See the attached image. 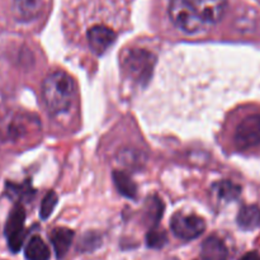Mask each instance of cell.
Wrapping results in <instances>:
<instances>
[{"label": "cell", "instance_id": "8fae6325", "mask_svg": "<svg viewBox=\"0 0 260 260\" xmlns=\"http://www.w3.org/2000/svg\"><path fill=\"white\" fill-rule=\"evenodd\" d=\"M51 243H52L53 249H55L56 256L58 259H62L63 256L68 254L69 249H70L71 243H73L74 239V233L69 229L60 228L55 229V230L51 233Z\"/></svg>", "mask_w": 260, "mask_h": 260}, {"label": "cell", "instance_id": "4fadbf2b", "mask_svg": "<svg viewBox=\"0 0 260 260\" xmlns=\"http://www.w3.org/2000/svg\"><path fill=\"white\" fill-rule=\"evenodd\" d=\"M238 223L246 231L260 228V208L256 206H245L241 208L238 215Z\"/></svg>", "mask_w": 260, "mask_h": 260}, {"label": "cell", "instance_id": "6da1fadb", "mask_svg": "<svg viewBox=\"0 0 260 260\" xmlns=\"http://www.w3.org/2000/svg\"><path fill=\"white\" fill-rule=\"evenodd\" d=\"M75 81L65 71H55L43 81L42 94L48 111L61 114L69 111L75 96Z\"/></svg>", "mask_w": 260, "mask_h": 260}, {"label": "cell", "instance_id": "8992f818", "mask_svg": "<svg viewBox=\"0 0 260 260\" xmlns=\"http://www.w3.org/2000/svg\"><path fill=\"white\" fill-rule=\"evenodd\" d=\"M170 228L177 238L182 240H194L205 233L206 222L203 218L196 215L178 212L173 216Z\"/></svg>", "mask_w": 260, "mask_h": 260}, {"label": "cell", "instance_id": "7c38bea8", "mask_svg": "<svg viewBox=\"0 0 260 260\" xmlns=\"http://www.w3.org/2000/svg\"><path fill=\"white\" fill-rule=\"evenodd\" d=\"M24 256L27 260H50L51 253L40 236H33L25 245Z\"/></svg>", "mask_w": 260, "mask_h": 260}, {"label": "cell", "instance_id": "2e32d148", "mask_svg": "<svg viewBox=\"0 0 260 260\" xmlns=\"http://www.w3.org/2000/svg\"><path fill=\"white\" fill-rule=\"evenodd\" d=\"M25 122L24 119L20 118H13L8 122L7 131L5 135L10 139H18V137L23 136L25 134Z\"/></svg>", "mask_w": 260, "mask_h": 260}, {"label": "cell", "instance_id": "7a4b0ae2", "mask_svg": "<svg viewBox=\"0 0 260 260\" xmlns=\"http://www.w3.org/2000/svg\"><path fill=\"white\" fill-rule=\"evenodd\" d=\"M169 15L175 27L189 35L200 32L206 24L188 0H169Z\"/></svg>", "mask_w": 260, "mask_h": 260}, {"label": "cell", "instance_id": "3957f363", "mask_svg": "<svg viewBox=\"0 0 260 260\" xmlns=\"http://www.w3.org/2000/svg\"><path fill=\"white\" fill-rule=\"evenodd\" d=\"M155 65V56L150 51L135 48L123 58V68L137 83H147L151 78Z\"/></svg>", "mask_w": 260, "mask_h": 260}, {"label": "cell", "instance_id": "5b68a950", "mask_svg": "<svg viewBox=\"0 0 260 260\" xmlns=\"http://www.w3.org/2000/svg\"><path fill=\"white\" fill-rule=\"evenodd\" d=\"M24 222L25 211L24 208H23V206L18 203V205H15L14 207H13V210L10 211L7 225H5L4 229L8 246H9L12 253H18V251L22 249L25 238Z\"/></svg>", "mask_w": 260, "mask_h": 260}, {"label": "cell", "instance_id": "5bb4252c", "mask_svg": "<svg viewBox=\"0 0 260 260\" xmlns=\"http://www.w3.org/2000/svg\"><path fill=\"white\" fill-rule=\"evenodd\" d=\"M113 179H114V184L116 187L118 188L119 193L123 194L124 197H128V198H135L136 197V185L135 183L132 182L131 178L128 177L127 174L122 172H116L113 174Z\"/></svg>", "mask_w": 260, "mask_h": 260}, {"label": "cell", "instance_id": "9c48e42d", "mask_svg": "<svg viewBox=\"0 0 260 260\" xmlns=\"http://www.w3.org/2000/svg\"><path fill=\"white\" fill-rule=\"evenodd\" d=\"M201 256L202 260H228L229 250L221 239L210 236L202 244Z\"/></svg>", "mask_w": 260, "mask_h": 260}, {"label": "cell", "instance_id": "e0dca14e", "mask_svg": "<svg viewBox=\"0 0 260 260\" xmlns=\"http://www.w3.org/2000/svg\"><path fill=\"white\" fill-rule=\"evenodd\" d=\"M57 205V196L55 192H48L46 194V197L43 198L42 203H41V217L45 220V218L50 217L51 213H52L53 208Z\"/></svg>", "mask_w": 260, "mask_h": 260}, {"label": "cell", "instance_id": "52a82bcc", "mask_svg": "<svg viewBox=\"0 0 260 260\" xmlns=\"http://www.w3.org/2000/svg\"><path fill=\"white\" fill-rule=\"evenodd\" d=\"M205 23H217L223 18L228 0H188Z\"/></svg>", "mask_w": 260, "mask_h": 260}, {"label": "cell", "instance_id": "ba28073f", "mask_svg": "<svg viewBox=\"0 0 260 260\" xmlns=\"http://www.w3.org/2000/svg\"><path fill=\"white\" fill-rule=\"evenodd\" d=\"M88 42L91 51L96 55L106 52L116 41V33L107 25H94L88 30Z\"/></svg>", "mask_w": 260, "mask_h": 260}, {"label": "cell", "instance_id": "277c9868", "mask_svg": "<svg viewBox=\"0 0 260 260\" xmlns=\"http://www.w3.org/2000/svg\"><path fill=\"white\" fill-rule=\"evenodd\" d=\"M234 144L240 151L254 149L260 145V114L246 116L238 124L234 134Z\"/></svg>", "mask_w": 260, "mask_h": 260}, {"label": "cell", "instance_id": "ac0fdd59", "mask_svg": "<svg viewBox=\"0 0 260 260\" xmlns=\"http://www.w3.org/2000/svg\"><path fill=\"white\" fill-rule=\"evenodd\" d=\"M146 241L147 245H149L150 248L160 249L165 245V243H167V235H165L162 231L152 230L147 234Z\"/></svg>", "mask_w": 260, "mask_h": 260}, {"label": "cell", "instance_id": "d6986e66", "mask_svg": "<svg viewBox=\"0 0 260 260\" xmlns=\"http://www.w3.org/2000/svg\"><path fill=\"white\" fill-rule=\"evenodd\" d=\"M239 260H260V255L256 251H250V253H246L245 255L241 256Z\"/></svg>", "mask_w": 260, "mask_h": 260}, {"label": "cell", "instance_id": "30bf717a", "mask_svg": "<svg viewBox=\"0 0 260 260\" xmlns=\"http://www.w3.org/2000/svg\"><path fill=\"white\" fill-rule=\"evenodd\" d=\"M41 12V0H14L13 13L20 22L36 19Z\"/></svg>", "mask_w": 260, "mask_h": 260}, {"label": "cell", "instance_id": "9a60e30c", "mask_svg": "<svg viewBox=\"0 0 260 260\" xmlns=\"http://www.w3.org/2000/svg\"><path fill=\"white\" fill-rule=\"evenodd\" d=\"M215 190L217 192L218 197L223 201L235 200L240 196V187L234 184L233 182H221L217 185H215Z\"/></svg>", "mask_w": 260, "mask_h": 260}]
</instances>
